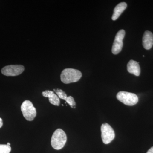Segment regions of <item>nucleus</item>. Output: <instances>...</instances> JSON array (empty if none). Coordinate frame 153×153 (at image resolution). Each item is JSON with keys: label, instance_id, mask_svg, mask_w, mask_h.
I'll list each match as a JSON object with an SVG mask.
<instances>
[{"label": "nucleus", "instance_id": "nucleus-1", "mask_svg": "<svg viewBox=\"0 0 153 153\" xmlns=\"http://www.w3.org/2000/svg\"><path fill=\"white\" fill-rule=\"evenodd\" d=\"M81 71L74 68L64 69L60 74V79L63 83L69 84L77 82L82 77Z\"/></svg>", "mask_w": 153, "mask_h": 153}, {"label": "nucleus", "instance_id": "nucleus-2", "mask_svg": "<svg viewBox=\"0 0 153 153\" xmlns=\"http://www.w3.org/2000/svg\"><path fill=\"white\" fill-rule=\"evenodd\" d=\"M67 141V136L65 132L61 129H57L51 139V143L52 148L56 150L61 149Z\"/></svg>", "mask_w": 153, "mask_h": 153}, {"label": "nucleus", "instance_id": "nucleus-3", "mask_svg": "<svg viewBox=\"0 0 153 153\" xmlns=\"http://www.w3.org/2000/svg\"><path fill=\"white\" fill-rule=\"evenodd\" d=\"M117 98L118 100L126 105L133 106L137 103L138 97L135 94L121 91L117 94Z\"/></svg>", "mask_w": 153, "mask_h": 153}, {"label": "nucleus", "instance_id": "nucleus-4", "mask_svg": "<svg viewBox=\"0 0 153 153\" xmlns=\"http://www.w3.org/2000/svg\"><path fill=\"white\" fill-rule=\"evenodd\" d=\"M21 110L25 118L30 121H33L37 115L36 108L29 100H26L23 102L21 106Z\"/></svg>", "mask_w": 153, "mask_h": 153}, {"label": "nucleus", "instance_id": "nucleus-5", "mask_svg": "<svg viewBox=\"0 0 153 153\" xmlns=\"http://www.w3.org/2000/svg\"><path fill=\"white\" fill-rule=\"evenodd\" d=\"M101 131L102 139L105 144H108L114 139V130L108 124L105 123L102 125Z\"/></svg>", "mask_w": 153, "mask_h": 153}, {"label": "nucleus", "instance_id": "nucleus-6", "mask_svg": "<svg viewBox=\"0 0 153 153\" xmlns=\"http://www.w3.org/2000/svg\"><path fill=\"white\" fill-rule=\"evenodd\" d=\"M25 70V67L21 65H11L4 67L1 69L2 74L7 76L20 75Z\"/></svg>", "mask_w": 153, "mask_h": 153}, {"label": "nucleus", "instance_id": "nucleus-7", "mask_svg": "<svg viewBox=\"0 0 153 153\" xmlns=\"http://www.w3.org/2000/svg\"><path fill=\"white\" fill-rule=\"evenodd\" d=\"M124 30H120L116 35L112 47V52L114 55H117L121 51L123 47V39L125 36Z\"/></svg>", "mask_w": 153, "mask_h": 153}, {"label": "nucleus", "instance_id": "nucleus-8", "mask_svg": "<svg viewBox=\"0 0 153 153\" xmlns=\"http://www.w3.org/2000/svg\"><path fill=\"white\" fill-rule=\"evenodd\" d=\"M143 47L147 50L150 49L153 46V34L150 31L145 32L143 38Z\"/></svg>", "mask_w": 153, "mask_h": 153}, {"label": "nucleus", "instance_id": "nucleus-9", "mask_svg": "<svg viewBox=\"0 0 153 153\" xmlns=\"http://www.w3.org/2000/svg\"><path fill=\"white\" fill-rule=\"evenodd\" d=\"M42 94L44 97L49 98V102L51 104L56 106H59L60 105V98L53 91L46 90L43 91Z\"/></svg>", "mask_w": 153, "mask_h": 153}, {"label": "nucleus", "instance_id": "nucleus-10", "mask_svg": "<svg viewBox=\"0 0 153 153\" xmlns=\"http://www.w3.org/2000/svg\"><path fill=\"white\" fill-rule=\"evenodd\" d=\"M127 70L131 74L139 76L140 74V68L138 62L132 60H130L127 64Z\"/></svg>", "mask_w": 153, "mask_h": 153}, {"label": "nucleus", "instance_id": "nucleus-11", "mask_svg": "<svg viewBox=\"0 0 153 153\" xmlns=\"http://www.w3.org/2000/svg\"><path fill=\"white\" fill-rule=\"evenodd\" d=\"M126 3L125 2H121L119 4L116 6L114 10V13L112 16V20L115 21L118 19L123 13V11L126 8Z\"/></svg>", "mask_w": 153, "mask_h": 153}, {"label": "nucleus", "instance_id": "nucleus-12", "mask_svg": "<svg viewBox=\"0 0 153 153\" xmlns=\"http://www.w3.org/2000/svg\"><path fill=\"white\" fill-rule=\"evenodd\" d=\"M53 90L55 91L56 94L59 97V98L65 100L67 98V94L63 91L61 90V89H58V88H57V89H54Z\"/></svg>", "mask_w": 153, "mask_h": 153}, {"label": "nucleus", "instance_id": "nucleus-13", "mask_svg": "<svg viewBox=\"0 0 153 153\" xmlns=\"http://www.w3.org/2000/svg\"><path fill=\"white\" fill-rule=\"evenodd\" d=\"M11 151L10 146L0 144V153H10Z\"/></svg>", "mask_w": 153, "mask_h": 153}, {"label": "nucleus", "instance_id": "nucleus-14", "mask_svg": "<svg viewBox=\"0 0 153 153\" xmlns=\"http://www.w3.org/2000/svg\"><path fill=\"white\" fill-rule=\"evenodd\" d=\"M66 102L72 108H75L76 105V102L74 101V99L71 96L67 97V98L65 100Z\"/></svg>", "mask_w": 153, "mask_h": 153}, {"label": "nucleus", "instance_id": "nucleus-15", "mask_svg": "<svg viewBox=\"0 0 153 153\" xmlns=\"http://www.w3.org/2000/svg\"><path fill=\"white\" fill-rule=\"evenodd\" d=\"M146 153H153V147L150 149Z\"/></svg>", "mask_w": 153, "mask_h": 153}, {"label": "nucleus", "instance_id": "nucleus-16", "mask_svg": "<svg viewBox=\"0 0 153 153\" xmlns=\"http://www.w3.org/2000/svg\"><path fill=\"white\" fill-rule=\"evenodd\" d=\"M3 120L1 118H0V128L3 126Z\"/></svg>", "mask_w": 153, "mask_h": 153}, {"label": "nucleus", "instance_id": "nucleus-17", "mask_svg": "<svg viewBox=\"0 0 153 153\" xmlns=\"http://www.w3.org/2000/svg\"><path fill=\"white\" fill-rule=\"evenodd\" d=\"M7 145H8V146H10L11 144L10 143H7Z\"/></svg>", "mask_w": 153, "mask_h": 153}]
</instances>
